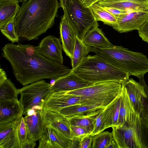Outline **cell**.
<instances>
[{"label": "cell", "instance_id": "2", "mask_svg": "<svg viewBox=\"0 0 148 148\" xmlns=\"http://www.w3.org/2000/svg\"><path fill=\"white\" fill-rule=\"evenodd\" d=\"M60 7L57 0H28L23 3L15 19L19 38L28 40L38 39L54 25Z\"/></svg>", "mask_w": 148, "mask_h": 148}, {"label": "cell", "instance_id": "11", "mask_svg": "<svg viewBox=\"0 0 148 148\" xmlns=\"http://www.w3.org/2000/svg\"><path fill=\"white\" fill-rule=\"evenodd\" d=\"M113 28L120 33L138 30L148 17V11H135L121 14L116 17Z\"/></svg>", "mask_w": 148, "mask_h": 148}, {"label": "cell", "instance_id": "28", "mask_svg": "<svg viewBox=\"0 0 148 148\" xmlns=\"http://www.w3.org/2000/svg\"><path fill=\"white\" fill-rule=\"evenodd\" d=\"M103 109L99 110L95 112L88 115L75 116L67 118L71 126H78L85 127L92 131L93 128V122L95 118Z\"/></svg>", "mask_w": 148, "mask_h": 148}, {"label": "cell", "instance_id": "34", "mask_svg": "<svg viewBox=\"0 0 148 148\" xmlns=\"http://www.w3.org/2000/svg\"><path fill=\"white\" fill-rule=\"evenodd\" d=\"M27 131L24 118L22 116L18 129V135L21 145L27 140Z\"/></svg>", "mask_w": 148, "mask_h": 148}, {"label": "cell", "instance_id": "4", "mask_svg": "<svg viewBox=\"0 0 148 148\" xmlns=\"http://www.w3.org/2000/svg\"><path fill=\"white\" fill-rule=\"evenodd\" d=\"M72 70L82 78L93 84L112 81L123 84L129 80L130 76L96 55L87 56Z\"/></svg>", "mask_w": 148, "mask_h": 148}, {"label": "cell", "instance_id": "12", "mask_svg": "<svg viewBox=\"0 0 148 148\" xmlns=\"http://www.w3.org/2000/svg\"><path fill=\"white\" fill-rule=\"evenodd\" d=\"M60 38L52 35L44 37L37 46L39 54L52 62L63 64L62 49Z\"/></svg>", "mask_w": 148, "mask_h": 148}, {"label": "cell", "instance_id": "18", "mask_svg": "<svg viewBox=\"0 0 148 148\" xmlns=\"http://www.w3.org/2000/svg\"><path fill=\"white\" fill-rule=\"evenodd\" d=\"M123 84L136 111L140 114L143 109L145 100L147 97L144 86L132 78H129Z\"/></svg>", "mask_w": 148, "mask_h": 148}, {"label": "cell", "instance_id": "38", "mask_svg": "<svg viewBox=\"0 0 148 148\" xmlns=\"http://www.w3.org/2000/svg\"><path fill=\"white\" fill-rule=\"evenodd\" d=\"M36 145L35 141L32 139L27 138L26 142L21 144V148H34Z\"/></svg>", "mask_w": 148, "mask_h": 148}, {"label": "cell", "instance_id": "42", "mask_svg": "<svg viewBox=\"0 0 148 148\" xmlns=\"http://www.w3.org/2000/svg\"><path fill=\"white\" fill-rule=\"evenodd\" d=\"M106 148H118V146L113 139L110 142Z\"/></svg>", "mask_w": 148, "mask_h": 148}, {"label": "cell", "instance_id": "21", "mask_svg": "<svg viewBox=\"0 0 148 148\" xmlns=\"http://www.w3.org/2000/svg\"><path fill=\"white\" fill-rule=\"evenodd\" d=\"M98 26L99 25L95 26L87 32L82 40L83 42L95 48H105L113 46L114 45L110 42Z\"/></svg>", "mask_w": 148, "mask_h": 148}, {"label": "cell", "instance_id": "23", "mask_svg": "<svg viewBox=\"0 0 148 148\" xmlns=\"http://www.w3.org/2000/svg\"><path fill=\"white\" fill-rule=\"evenodd\" d=\"M15 0H0V28L15 16L20 7Z\"/></svg>", "mask_w": 148, "mask_h": 148}, {"label": "cell", "instance_id": "44", "mask_svg": "<svg viewBox=\"0 0 148 148\" xmlns=\"http://www.w3.org/2000/svg\"><path fill=\"white\" fill-rule=\"evenodd\" d=\"M15 0L19 2H21V3H24L26 2L28 0Z\"/></svg>", "mask_w": 148, "mask_h": 148}, {"label": "cell", "instance_id": "33", "mask_svg": "<svg viewBox=\"0 0 148 148\" xmlns=\"http://www.w3.org/2000/svg\"><path fill=\"white\" fill-rule=\"evenodd\" d=\"M71 128L73 138L81 139L86 136H90L92 132L88 129L80 126H71Z\"/></svg>", "mask_w": 148, "mask_h": 148}, {"label": "cell", "instance_id": "16", "mask_svg": "<svg viewBox=\"0 0 148 148\" xmlns=\"http://www.w3.org/2000/svg\"><path fill=\"white\" fill-rule=\"evenodd\" d=\"M63 10L64 14L61 17L59 26L60 39L63 50L71 59L73 55L76 36L69 21L65 7Z\"/></svg>", "mask_w": 148, "mask_h": 148}, {"label": "cell", "instance_id": "22", "mask_svg": "<svg viewBox=\"0 0 148 148\" xmlns=\"http://www.w3.org/2000/svg\"><path fill=\"white\" fill-rule=\"evenodd\" d=\"M121 93L103 109V118L106 129L118 126Z\"/></svg>", "mask_w": 148, "mask_h": 148}, {"label": "cell", "instance_id": "32", "mask_svg": "<svg viewBox=\"0 0 148 148\" xmlns=\"http://www.w3.org/2000/svg\"><path fill=\"white\" fill-rule=\"evenodd\" d=\"M104 109L95 117L93 122V128L90 136H93L106 129L103 118Z\"/></svg>", "mask_w": 148, "mask_h": 148}, {"label": "cell", "instance_id": "5", "mask_svg": "<svg viewBox=\"0 0 148 148\" xmlns=\"http://www.w3.org/2000/svg\"><path fill=\"white\" fill-rule=\"evenodd\" d=\"M122 84L115 81L106 82L65 91L68 94L80 96L81 105L95 106L104 109L121 93Z\"/></svg>", "mask_w": 148, "mask_h": 148}, {"label": "cell", "instance_id": "13", "mask_svg": "<svg viewBox=\"0 0 148 148\" xmlns=\"http://www.w3.org/2000/svg\"><path fill=\"white\" fill-rule=\"evenodd\" d=\"M25 115L24 118L27 131V138L35 141L39 140L42 137L44 127L41 107H34L28 110Z\"/></svg>", "mask_w": 148, "mask_h": 148}, {"label": "cell", "instance_id": "24", "mask_svg": "<svg viewBox=\"0 0 148 148\" xmlns=\"http://www.w3.org/2000/svg\"><path fill=\"white\" fill-rule=\"evenodd\" d=\"M102 109L103 108L95 106H84L79 104L65 107L58 112L67 118H70L89 115Z\"/></svg>", "mask_w": 148, "mask_h": 148}, {"label": "cell", "instance_id": "25", "mask_svg": "<svg viewBox=\"0 0 148 148\" xmlns=\"http://www.w3.org/2000/svg\"><path fill=\"white\" fill-rule=\"evenodd\" d=\"M93 51V47L86 44L76 36L73 55L71 59L72 70L76 68L88 53Z\"/></svg>", "mask_w": 148, "mask_h": 148}, {"label": "cell", "instance_id": "29", "mask_svg": "<svg viewBox=\"0 0 148 148\" xmlns=\"http://www.w3.org/2000/svg\"><path fill=\"white\" fill-rule=\"evenodd\" d=\"M18 89L10 79L0 84V101L18 99Z\"/></svg>", "mask_w": 148, "mask_h": 148}, {"label": "cell", "instance_id": "3", "mask_svg": "<svg viewBox=\"0 0 148 148\" xmlns=\"http://www.w3.org/2000/svg\"><path fill=\"white\" fill-rule=\"evenodd\" d=\"M96 55L118 68L138 78L148 72V59L143 53L130 50L122 46L93 47Z\"/></svg>", "mask_w": 148, "mask_h": 148}, {"label": "cell", "instance_id": "19", "mask_svg": "<svg viewBox=\"0 0 148 148\" xmlns=\"http://www.w3.org/2000/svg\"><path fill=\"white\" fill-rule=\"evenodd\" d=\"M97 3L101 6L115 8L126 13L148 11V0H100Z\"/></svg>", "mask_w": 148, "mask_h": 148}, {"label": "cell", "instance_id": "27", "mask_svg": "<svg viewBox=\"0 0 148 148\" xmlns=\"http://www.w3.org/2000/svg\"><path fill=\"white\" fill-rule=\"evenodd\" d=\"M90 8L97 21H101L104 24L112 27L116 24L117 21L116 17L97 3L93 4Z\"/></svg>", "mask_w": 148, "mask_h": 148}, {"label": "cell", "instance_id": "9", "mask_svg": "<svg viewBox=\"0 0 148 148\" xmlns=\"http://www.w3.org/2000/svg\"><path fill=\"white\" fill-rule=\"evenodd\" d=\"M80 97L67 94L65 91H51L41 106L43 112H58L71 106L80 104Z\"/></svg>", "mask_w": 148, "mask_h": 148}, {"label": "cell", "instance_id": "8", "mask_svg": "<svg viewBox=\"0 0 148 148\" xmlns=\"http://www.w3.org/2000/svg\"><path fill=\"white\" fill-rule=\"evenodd\" d=\"M112 128L113 138L118 148H143L140 137V115L133 125L126 124L121 127Z\"/></svg>", "mask_w": 148, "mask_h": 148}, {"label": "cell", "instance_id": "39", "mask_svg": "<svg viewBox=\"0 0 148 148\" xmlns=\"http://www.w3.org/2000/svg\"><path fill=\"white\" fill-rule=\"evenodd\" d=\"M100 0H81L84 6L87 8H90L95 3L98 2Z\"/></svg>", "mask_w": 148, "mask_h": 148}, {"label": "cell", "instance_id": "35", "mask_svg": "<svg viewBox=\"0 0 148 148\" xmlns=\"http://www.w3.org/2000/svg\"><path fill=\"white\" fill-rule=\"evenodd\" d=\"M138 31L139 35L142 40L148 43V17Z\"/></svg>", "mask_w": 148, "mask_h": 148}, {"label": "cell", "instance_id": "1", "mask_svg": "<svg viewBox=\"0 0 148 148\" xmlns=\"http://www.w3.org/2000/svg\"><path fill=\"white\" fill-rule=\"evenodd\" d=\"M1 49L2 57L9 62L16 80L24 86L45 79H55L72 70L44 58L37 46L8 43Z\"/></svg>", "mask_w": 148, "mask_h": 148}, {"label": "cell", "instance_id": "40", "mask_svg": "<svg viewBox=\"0 0 148 148\" xmlns=\"http://www.w3.org/2000/svg\"><path fill=\"white\" fill-rule=\"evenodd\" d=\"M7 76L5 71L3 69H0V84H1L7 79Z\"/></svg>", "mask_w": 148, "mask_h": 148}, {"label": "cell", "instance_id": "36", "mask_svg": "<svg viewBox=\"0 0 148 148\" xmlns=\"http://www.w3.org/2000/svg\"><path fill=\"white\" fill-rule=\"evenodd\" d=\"M93 136H88L80 139V148H91Z\"/></svg>", "mask_w": 148, "mask_h": 148}, {"label": "cell", "instance_id": "41", "mask_svg": "<svg viewBox=\"0 0 148 148\" xmlns=\"http://www.w3.org/2000/svg\"><path fill=\"white\" fill-rule=\"evenodd\" d=\"M72 140V148H80V139L78 138H74Z\"/></svg>", "mask_w": 148, "mask_h": 148}, {"label": "cell", "instance_id": "43", "mask_svg": "<svg viewBox=\"0 0 148 148\" xmlns=\"http://www.w3.org/2000/svg\"><path fill=\"white\" fill-rule=\"evenodd\" d=\"M67 0H59V3L60 7L63 9L65 7L66 3Z\"/></svg>", "mask_w": 148, "mask_h": 148}, {"label": "cell", "instance_id": "7", "mask_svg": "<svg viewBox=\"0 0 148 148\" xmlns=\"http://www.w3.org/2000/svg\"><path fill=\"white\" fill-rule=\"evenodd\" d=\"M51 87V84L42 79L18 89L23 115L34 107L39 106L41 108L42 104L52 91Z\"/></svg>", "mask_w": 148, "mask_h": 148}, {"label": "cell", "instance_id": "17", "mask_svg": "<svg viewBox=\"0 0 148 148\" xmlns=\"http://www.w3.org/2000/svg\"><path fill=\"white\" fill-rule=\"evenodd\" d=\"M42 116L44 125L52 127L68 139H73L71 125L67 117L53 112H42Z\"/></svg>", "mask_w": 148, "mask_h": 148}, {"label": "cell", "instance_id": "26", "mask_svg": "<svg viewBox=\"0 0 148 148\" xmlns=\"http://www.w3.org/2000/svg\"><path fill=\"white\" fill-rule=\"evenodd\" d=\"M145 91L147 97L145 100L143 109L139 114L140 133L143 148H148V88Z\"/></svg>", "mask_w": 148, "mask_h": 148}, {"label": "cell", "instance_id": "15", "mask_svg": "<svg viewBox=\"0 0 148 148\" xmlns=\"http://www.w3.org/2000/svg\"><path fill=\"white\" fill-rule=\"evenodd\" d=\"M51 84L53 91H71L94 84L82 78L72 70L69 73L55 79Z\"/></svg>", "mask_w": 148, "mask_h": 148}, {"label": "cell", "instance_id": "6", "mask_svg": "<svg viewBox=\"0 0 148 148\" xmlns=\"http://www.w3.org/2000/svg\"><path fill=\"white\" fill-rule=\"evenodd\" d=\"M65 8L72 27L81 40L92 28L99 25L90 8L85 7L81 0H67Z\"/></svg>", "mask_w": 148, "mask_h": 148}, {"label": "cell", "instance_id": "37", "mask_svg": "<svg viewBox=\"0 0 148 148\" xmlns=\"http://www.w3.org/2000/svg\"><path fill=\"white\" fill-rule=\"evenodd\" d=\"M101 6L108 12L116 17L121 14L126 13L125 11L115 8L105 6Z\"/></svg>", "mask_w": 148, "mask_h": 148}, {"label": "cell", "instance_id": "30", "mask_svg": "<svg viewBox=\"0 0 148 148\" xmlns=\"http://www.w3.org/2000/svg\"><path fill=\"white\" fill-rule=\"evenodd\" d=\"M113 139L112 132L107 131L101 132L93 136L91 148H106Z\"/></svg>", "mask_w": 148, "mask_h": 148}, {"label": "cell", "instance_id": "31", "mask_svg": "<svg viewBox=\"0 0 148 148\" xmlns=\"http://www.w3.org/2000/svg\"><path fill=\"white\" fill-rule=\"evenodd\" d=\"M15 17H13L4 26L0 28L2 34L13 43L18 42L20 40V38L15 30L14 23Z\"/></svg>", "mask_w": 148, "mask_h": 148}, {"label": "cell", "instance_id": "14", "mask_svg": "<svg viewBox=\"0 0 148 148\" xmlns=\"http://www.w3.org/2000/svg\"><path fill=\"white\" fill-rule=\"evenodd\" d=\"M38 148H72V140L64 136L55 130L44 125Z\"/></svg>", "mask_w": 148, "mask_h": 148}, {"label": "cell", "instance_id": "20", "mask_svg": "<svg viewBox=\"0 0 148 148\" xmlns=\"http://www.w3.org/2000/svg\"><path fill=\"white\" fill-rule=\"evenodd\" d=\"M23 110L18 99L0 101V123L22 116Z\"/></svg>", "mask_w": 148, "mask_h": 148}, {"label": "cell", "instance_id": "10", "mask_svg": "<svg viewBox=\"0 0 148 148\" xmlns=\"http://www.w3.org/2000/svg\"><path fill=\"white\" fill-rule=\"evenodd\" d=\"M21 117L0 123V148H21L18 129Z\"/></svg>", "mask_w": 148, "mask_h": 148}]
</instances>
